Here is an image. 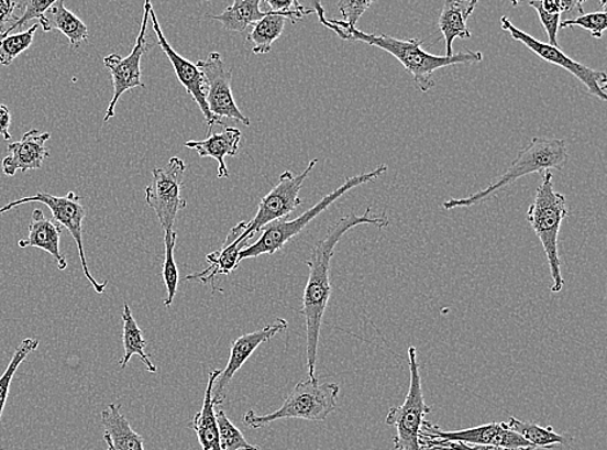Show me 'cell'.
Listing matches in <instances>:
<instances>
[{
  "label": "cell",
  "instance_id": "cell-1",
  "mask_svg": "<svg viewBox=\"0 0 607 450\" xmlns=\"http://www.w3.org/2000/svg\"><path fill=\"white\" fill-rule=\"evenodd\" d=\"M361 224L386 229L390 220L386 215H373L372 208L365 210L363 215L343 216L329 227L325 237L313 246L310 260L306 261L310 273L305 287L301 315L306 322V358L310 380H317L319 339L323 317L332 295L331 261L335 246L347 231Z\"/></svg>",
  "mask_w": 607,
  "mask_h": 450
},
{
  "label": "cell",
  "instance_id": "cell-2",
  "mask_svg": "<svg viewBox=\"0 0 607 450\" xmlns=\"http://www.w3.org/2000/svg\"><path fill=\"white\" fill-rule=\"evenodd\" d=\"M313 12L318 13L320 23L331 29L343 41L367 43V45L382 48L397 59L421 92L427 94L435 86L433 75L438 69L451 67V65L481 63L484 54L481 51L466 50L464 53L452 56L431 55L422 50L420 40H398L386 34H368L357 28H350L342 20L327 19L323 6L313 3Z\"/></svg>",
  "mask_w": 607,
  "mask_h": 450
},
{
  "label": "cell",
  "instance_id": "cell-3",
  "mask_svg": "<svg viewBox=\"0 0 607 450\" xmlns=\"http://www.w3.org/2000/svg\"><path fill=\"white\" fill-rule=\"evenodd\" d=\"M569 162L566 142L559 138L533 136L526 146L518 152L508 171L488 185L484 190L466 196V198H453L443 202V209L471 208L492 198L496 193L504 190L516 180L529 174L539 173L543 176L547 172L562 171Z\"/></svg>",
  "mask_w": 607,
  "mask_h": 450
},
{
  "label": "cell",
  "instance_id": "cell-4",
  "mask_svg": "<svg viewBox=\"0 0 607 450\" xmlns=\"http://www.w3.org/2000/svg\"><path fill=\"white\" fill-rule=\"evenodd\" d=\"M569 217L566 196L554 190L553 173L541 176L536 199L529 208L528 221L543 245L552 275V293H561L565 281L561 273L559 235L563 220Z\"/></svg>",
  "mask_w": 607,
  "mask_h": 450
},
{
  "label": "cell",
  "instance_id": "cell-5",
  "mask_svg": "<svg viewBox=\"0 0 607 450\" xmlns=\"http://www.w3.org/2000/svg\"><path fill=\"white\" fill-rule=\"evenodd\" d=\"M387 172V165L383 164L377 168L360 174V176L351 177L345 180V184L335 188L334 191L324 196L316 206L306 210V212L293 221L285 219L271 222L266 228H263L262 235L258 241L253 244H247L243 251L240 252V261L247 259H257L263 255H275L277 251L284 249L293 238H296L307 224L316 220L317 217L324 212L329 207L342 198L354 188L365 184L373 183Z\"/></svg>",
  "mask_w": 607,
  "mask_h": 450
},
{
  "label": "cell",
  "instance_id": "cell-6",
  "mask_svg": "<svg viewBox=\"0 0 607 450\" xmlns=\"http://www.w3.org/2000/svg\"><path fill=\"white\" fill-rule=\"evenodd\" d=\"M340 386L338 383H320L317 380H306L297 384L287 400L274 413L258 416L254 410L245 413L246 426L257 428L268 426L282 419H305L311 422H324L329 414L338 406Z\"/></svg>",
  "mask_w": 607,
  "mask_h": 450
},
{
  "label": "cell",
  "instance_id": "cell-7",
  "mask_svg": "<svg viewBox=\"0 0 607 450\" xmlns=\"http://www.w3.org/2000/svg\"><path fill=\"white\" fill-rule=\"evenodd\" d=\"M408 364L411 372V383L404 404L395 406L386 416V425L397 428V435L393 438L395 450H422L420 437L423 418L431 409L423 398L419 361L415 347L408 348Z\"/></svg>",
  "mask_w": 607,
  "mask_h": 450
},
{
  "label": "cell",
  "instance_id": "cell-8",
  "mask_svg": "<svg viewBox=\"0 0 607 450\" xmlns=\"http://www.w3.org/2000/svg\"><path fill=\"white\" fill-rule=\"evenodd\" d=\"M26 202H42L49 208L53 212L54 220L62 228L68 229L73 239H75L78 246V253L80 259V264H82L84 273L87 281L91 283L95 292L98 294L104 293L108 282L99 283L92 277L90 273L89 265H87V260L85 255L84 246V228L82 223L86 217V209L80 202V198L76 193H69L67 196H55L46 193H38L33 196H27V198H21L13 200L0 208V215L9 212V210L26 205Z\"/></svg>",
  "mask_w": 607,
  "mask_h": 450
},
{
  "label": "cell",
  "instance_id": "cell-9",
  "mask_svg": "<svg viewBox=\"0 0 607 450\" xmlns=\"http://www.w3.org/2000/svg\"><path fill=\"white\" fill-rule=\"evenodd\" d=\"M186 171L187 165L181 158L172 157L164 168L152 171L151 184L145 187L146 205L155 210L165 231L174 229L179 210L187 207L180 194Z\"/></svg>",
  "mask_w": 607,
  "mask_h": 450
},
{
  "label": "cell",
  "instance_id": "cell-10",
  "mask_svg": "<svg viewBox=\"0 0 607 450\" xmlns=\"http://www.w3.org/2000/svg\"><path fill=\"white\" fill-rule=\"evenodd\" d=\"M319 163L318 158L311 160L310 164L301 174H293L287 171L280 176L279 184L271 190L265 198H262L257 215L251 222L246 223L243 238L245 241H251L258 234L263 228H266L271 222L283 220L302 205L299 199V193L307 177L316 168Z\"/></svg>",
  "mask_w": 607,
  "mask_h": 450
},
{
  "label": "cell",
  "instance_id": "cell-11",
  "mask_svg": "<svg viewBox=\"0 0 607 450\" xmlns=\"http://www.w3.org/2000/svg\"><path fill=\"white\" fill-rule=\"evenodd\" d=\"M501 29L507 32L511 39L522 43L525 47H528L531 53L540 57L541 61L558 65V67L565 69L569 74H572L575 78L587 87L591 96L596 97L602 101H606V74L603 70H596L587 67L580 62H575L563 53L560 47H553L548 43L541 42L532 37V35L521 31L507 17L500 19Z\"/></svg>",
  "mask_w": 607,
  "mask_h": 450
},
{
  "label": "cell",
  "instance_id": "cell-12",
  "mask_svg": "<svg viewBox=\"0 0 607 450\" xmlns=\"http://www.w3.org/2000/svg\"><path fill=\"white\" fill-rule=\"evenodd\" d=\"M207 83V105L216 118H227L251 127V120L239 110L232 94V74L227 69L221 54L211 53L207 59L196 63Z\"/></svg>",
  "mask_w": 607,
  "mask_h": 450
},
{
  "label": "cell",
  "instance_id": "cell-13",
  "mask_svg": "<svg viewBox=\"0 0 607 450\" xmlns=\"http://www.w3.org/2000/svg\"><path fill=\"white\" fill-rule=\"evenodd\" d=\"M152 3L145 2L144 17L141 33H139L135 46L126 57H121L117 54H111L104 57V65L111 72L113 79V99L109 105L104 121H109L114 116L117 103L124 92L135 89V87H144L142 83V57L148 50V40H146V29H148L150 10Z\"/></svg>",
  "mask_w": 607,
  "mask_h": 450
},
{
  "label": "cell",
  "instance_id": "cell-14",
  "mask_svg": "<svg viewBox=\"0 0 607 450\" xmlns=\"http://www.w3.org/2000/svg\"><path fill=\"white\" fill-rule=\"evenodd\" d=\"M150 18L153 25V32H155L157 37V43L161 48H163L165 55L169 57V61L173 64L175 75H177L180 84L185 86V89L191 96L197 106L200 107V110L202 111L205 120H207L209 132L208 135H210L211 130L216 125H224V123L221 121V119L216 118V116L211 114L209 111V107L207 105V83H205V78L201 74V70L197 68V65L192 62H189L186 59V57H183L175 51L170 43L167 42L163 29H161L158 19L156 17L155 10H153V7H151L150 10Z\"/></svg>",
  "mask_w": 607,
  "mask_h": 450
},
{
  "label": "cell",
  "instance_id": "cell-15",
  "mask_svg": "<svg viewBox=\"0 0 607 450\" xmlns=\"http://www.w3.org/2000/svg\"><path fill=\"white\" fill-rule=\"evenodd\" d=\"M422 438L439 441L465 442L473 446H493L508 449L531 448L518 433L510 431L506 424H488L478 427L465 428L460 431H442L437 425L423 422Z\"/></svg>",
  "mask_w": 607,
  "mask_h": 450
},
{
  "label": "cell",
  "instance_id": "cell-16",
  "mask_svg": "<svg viewBox=\"0 0 607 450\" xmlns=\"http://www.w3.org/2000/svg\"><path fill=\"white\" fill-rule=\"evenodd\" d=\"M287 329L288 322L283 318H277L274 323L267 325L266 328L244 333V336L233 341L229 364H227L221 375H219L214 384L213 394H211V400H213L216 406L223 404L225 398L224 392L230 386L233 376L246 364V361L257 351V348Z\"/></svg>",
  "mask_w": 607,
  "mask_h": 450
},
{
  "label": "cell",
  "instance_id": "cell-17",
  "mask_svg": "<svg viewBox=\"0 0 607 450\" xmlns=\"http://www.w3.org/2000/svg\"><path fill=\"white\" fill-rule=\"evenodd\" d=\"M247 222H240L230 231L221 250L209 253L207 261L209 266L201 273L187 275L185 281L200 282L202 285L211 283L214 292L217 289L216 279L218 275H229L236 271L240 261V252L245 249L249 241L243 238Z\"/></svg>",
  "mask_w": 607,
  "mask_h": 450
},
{
  "label": "cell",
  "instance_id": "cell-18",
  "mask_svg": "<svg viewBox=\"0 0 607 450\" xmlns=\"http://www.w3.org/2000/svg\"><path fill=\"white\" fill-rule=\"evenodd\" d=\"M49 133H41L33 129L21 138V141L11 143L7 147V155L2 163V169L7 177H13L20 172L41 169L45 160L49 157L46 143Z\"/></svg>",
  "mask_w": 607,
  "mask_h": 450
},
{
  "label": "cell",
  "instance_id": "cell-19",
  "mask_svg": "<svg viewBox=\"0 0 607 450\" xmlns=\"http://www.w3.org/2000/svg\"><path fill=\"white\" fill-rule=\"evenodd\" d=\"M63 228L55 221L47 220L41 209H34L31 224H29V237L20 239V249H40L49 253L56 261L58 271L68 267V261L60 251V239Z\"/></svg>",
  "mask_w": 607,
  "mask_h": 450
},
{
  "label": "cell",
  "instance_id": "cell-20",
  "mask_svg": "<svg viewBox=\"0 0 607 450\" xmlns=\"http://www.w3.org/2000/svg\"><path fill=\"white\" fill-rule=\"evenodd\" d=\"M313 10L306 9L296 2L295 9L287 13L269 12L268 17L253 25V31L247 34V42L253 43L252 53L255 55L268 54L274 42L280 39L287 21L296 24L298 20L309 17Z\"/></svg>",
  "mask_w": 607,
  "mask_h": 450
},
{
  "label": "cell",
  "instance_id": "cell-21",
  "mask_svg": "<svg viewBox=\"0 0 607 450\" xmlns=\"http://www.w3.org/2000/svg\"><path fill=\"white\" fill-rule=\"evenodd\" d=\"M477 6V0H445L443 3L438 28L442 32L445 42L444 56L453 55V42L456 39H472V32L467 28L466 21L472 17Z\"/></svg>",
  "mask_w": 607,
  "mask_h": 450
},
{
  "label": "cell",
  "instance_id": "cell-22",
  "mask_svg": "<svg viewBox=\"0 0 607 450\" xmlns=\"http://www.w3.org/2000/svg\"><path fill=\"white\" fill-rule=\"evenodd\" d=\"M241 132L238 128H224L222 133L210 134L205 141L187 142V149L195 150L200 157L216 158L218 162V178H229L230 173L224 162L225 156H236Z\"/></svg>",
  "mask_w": 607,
  "mask_h": 450
},
{
  "label": "cell",
  "instance_id": "cell-23",
  "mask_svg": "<svg viewBox=\"0 0 607 450\" xmlns=\"http://www.w3.org/2000/svg\"><path fill=\"white\" fill-rule=\"evenodd\" d=\"M101 425L104 427V440L112 450H144V439L131 428L121 413V405L109 404L101 411Z\"/></svg>",
  "mask_w": 607,
  "mask_h": 450
},
{
  "label": "cell",
  "instance_id": "cell-24",
  "mask_svg": "<svg viewBox=\"0 0 607 450\" xmlns=\"http://www.w3.org/2000/svg\"><path fill=\"white\" fill-rule=\"evenodd\" d=\"M40 26L45 33L51 31L62 32L65 37H68L73 50L79 48L82 43L89 41V29L77 14L65 7L63 0H57L43 13Z\"/></svg>",
  "mask_w": 607,
  "mask_h": 450
},
{
  "label": "cell",
  "instance_id": "cell-25",
  "mask_svg": "<svg viewBox=\"0 0 607 450\" xmlns=\"http://www.w3.org/2000/svg\"><path fill=\"white\" fill-rule=\"evenodd\" d=\"M221 375V370L214 369L209 374L207 391H205L202 409L196 414L191 428L199 439L202 450H222L221 439H219V430L217 424L216 405L211 400L214 384Z\"/></svg>",
  "mask_w": 607,
  "mask_h": 450
},
{
  "label": "cell",
  "instance_id": "cell-26",
  "mask_svg": "<svg viewBox=\"0 0 607 450\" xmlns=\"http://www.w3.org/2000/svg\"><path fill=\"white\" fill-rule=\"evenodd\" d=\"M122 322V341L124 354L120 361V367H126L131 358H133V355H137V358L142 360L145 369L148 370L150 373H157V367L151 361V355L145 352V348L146 345H148V343H146L143 330L139 328L137 322L135 321V318L133 316V311H131L128 303H124L123 305Z\"/></svg>",
  "mask_w": 607,
  "mask_h": 450
},
{
  "label": "cell",
  "instance_id": "cell-27",
  "mask_svg": "<svg viewBox=\"0 0 607 450\" xmlns=\"http://www.w3.org/2000/svg\"><path fill=\"white\" fill-rule=\"evenodd\" d=\"M269 12L261 11V0H235L221 14H208L207 18L221 21L227 31L243 33L268 17Z\"/></svg>",
  "mask_w": 607,
  "mask_h": 450
},
{
  "label": "cell",
  "instance_id": "cell-28",
  "mask_svg": "<svg viewBox=\"0 0 607 450\" xmlns=\"http://www.w3.org/2000/svg\"><path fill=\"white\" fill-rule=\"evenodd\" d=\"M510 431L519 435L522 439L530 442L533 449H551L554 446H566L572 438L555 433L552 427H541L532 422H523L515 417H510L506 424Z\"/></svg>",
  "mask_w": 607,
  "mask_h": 450
},
{
  "label": "cell",
  "instance_id": "cell-29",
  "mask_svg": "<svg viewBox=\"0 0 607 450\" xmlns=\"http://www.w3.org/2000/svg\"><path fill=\"white\" fill-rule=\"evenodd\" d=\"M38 339L27 338L23 340V343L16 348V351H14L10 365L7 366L3 375L0 376V420H2L7 397L10 395V387L14 374H16L18 369L21 364H23L27 355L38 350Z\"/></svg>",
  "mask_w": 607,
  "mask_h": 450
},
{
  "label": "cell",
  "instance_id": "cell-30",
  "mask_svg": "<svg viewBox=\"0 0 607 450\" xmlns=\"http://www.w3.org/2000/svg\"><path fill=\"white\" fill-rule=\"evenodd\" d=\"M177 231H165V261L163 266V277L166 286V299L164 305L166 308H170L174 301L175 295L178 292L179 273L177 264H175L174 250L177 245Z\"/></svg>",
  "mask_w": 607,
  "mask_h": 450
},
{
  "label": "cell",
  "instance_id": "cell-31",
  "mask_svg": "<svg viewBox=\"0 0 607 450\" xmlns=\"http://www.w3.org/2000/svg\"><path fill=\"white\" fill-rule=\"evenodd\" d=\"M38 28L40 24H35L25 32L9 35V37L0 41V65L9 67L16 57L25 53L27 48H31Z\"/></svg>",
  "mask_w": 607,
  "mask_h": 450
},
{
  "label": "cell",
  "instance_id": "cell-32",
  "mask_svg": "<svg viewBox=\"0 0 607 450\" xmlns=\"http://www.w3.org/2000/svg\"><path fill=\"white\" fill-rule=\"evenodd\" d=\"M216 414L222 450H261L258 446H252L246 441L243 432L231 422L223 410L218 409Z\"/></svg>",
  "mask_w": 607,
  "mask_h": 450
},
{
  "label": "cell",
  "instance_id": "cell-33",
  "mask_svg": "<svg viewBox=\"0 0 607 450\" xmlns=\"http://www.w3.org/2000/svg\"><path fill=\"white\" fill-rule=\"evenodd\" d=\"M603 10L583 13L580 18L561 21L560 28L580 26L591 33L592 37L602 40L607 28L606 2L603 0Z\"/></svg>",
  "mask_w": 607,
  "mask_h": 450
},
{
  "label": "cell",
  "instance_id": "cell-34",
  "mask_svg": "<svg viewBox=\"0 0 607 450\" xmlns=\"http://www.w3.org/2000/svg\"><path fill=\"white\" fill-rule=\"evenodd\" d=\"M54 3V0H29V2L23 3V6L25 7L23 17L18 18L16 23L7 29L0 41L9 37V35H12V33L14 32L20 33L21 29H23L29 23V21L34 19L41 20L43 13H45Z\"/></svg>",
  "mask_w": 607,
  "mask_h": 450
},
{
  "label": "cell",
  "instance_id": "cell-35",
  "mask_svg": "<svg viewBox=\"0 0 607 450\" xmlns=\"http://www.w3.org/2000/svg\"><path fill=\"white\" fill-rule=\"evenodd\" d=\"M422 450H533L531 448L508 449L493 446H473L465 442L439 441L420 437Z\"/></svg>",
  "mask_w": 607,
  "mask_h": 450
},
{
  "label": "cell",
  "instance_id": "cell-36",
  "mask_svg": "<svg viewBox=\"0 0 607 450\" xmlns=\"http://www.w3.org/2000/svg\"><path fill=\"white\" fill-rule=\"evenodd\" d=\"M529 4L532 9H536L540 23L545 29L548 42H550L548 45L559 47L558 34L561 23V14L544 11L541 9L540 2H530Z\"/></svg>",
  "mask_w": 607,
  "mask_h": 450
},
{
  "label": "cell",
  "instance_id": "cell-37",
  "mask_svg": "<svg viewBox=\"0 0 607 450\" xmlns=\"http://www.w3.org/2000/svg\"><path fill=\"white\" fill-rule=\"evenodd\" d=\"M373 2H363V0H342L339 9L342 13L343 23L350 28H356L364 12L369 9Z\"/></svg>",
  "mask_w": 607,
  "mask_h": 450
},
{
  "label": "cell",
  "instance_id": "cell-38",
  "mask_svg": "<svg viewBox=\"0 0 607 450\" xmlns=\"http://www.w3.org/2000/svg\"><path fill=\"white\" fill-rule=\"evenodd\" d=\"M20 3L11 2V0H0V39L5 33L7 29L16 23L18 17L14 14Z\"/></svg>",
  "mask_w": 607,
  "mask_h": 450
},
{
  "label": "cell",
  "instance_id": "cell-39",
  "mask_svg": "<svg viewBox=\"0 0 607 450\" xmlns=\"http://www.w3.org/2000/svg\"><path fill=\"white\" fill-rule=\"evenodd\" d=\"M10 125H11V112L9 108H7L3 105H0V135L3 136L4 141L11 140Z\"/></svg>",
  "mask_w": 607,
  "mask_h": 450
},
{
  "label": "cell",
  "instance_id": "cell-40",
  "mask_svg": "<svg viewBox=\"0 0 607 450\" xmlns=\"http://www.w3.org/2000/svg\"><path fill=\"white\" fill-rule=\"evenodd\" d=\"M295 0H268L267 6L271 12L287 13L295 9Z\"/></svg>",
  "mask_w": 607,
  "mask_h": 450
},
{
  "label": "cell",
  "instance_id": "cell-41",
  "mask_svg": "<svg viewBox=\"0 0 607 450\" xmlns=\"http://www.w3.org/2000/svg\"><path fill=\"white\" fill-rule=\"evenodd\" d=\"M108 450H112L111 448H108Z\"/></svg>",
  "mask_w": 607,
  "mask_h": 450
},
{
  "label": "cell",
  "instance_id": "cell-42",
  "mask_svg": "<svg viewBox=\"0 0 607 450\" xmlns=\"http://www.w3.org/2000/svg\"><path fill=\"white\" fill-rule=\"evenodd\" d=\"M112 449V448H111Z\"/></svg>",
  "mask_w": 607,
  "mask_h": 450
}]
</instances>
